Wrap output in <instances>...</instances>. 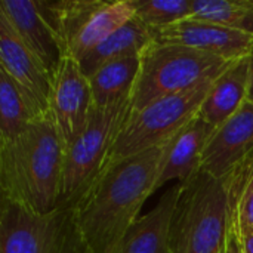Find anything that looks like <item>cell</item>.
I'll return each instance as SVG.
<instances>
[{"label":"cell","instance_id":"15","mask_svg":"<svg viewBox=\"0 0 253 253\" xmlns=\"http://www.w3.org/2000/svg\"><path fill=\"white\" fill-rule=\"evenodd\" d=\"M249 93V58L230 64L212 82L211 90L199 111V116L218 127L234 116L248 101Z\"/></svg>","mask_w":253,"mask_h":253},{"label":"cell","instance_id":"3","mask_svg":"<svg viewBox=\"0 0 253 253\" xmlns=\"http://www.w3.org/2000/svg\"><path fill=\"white\" fill-rule=\"evenodd\" d=\"M231 213L224 181L205 170L179 182L170 253H225Z\"/></svg>","mask_w":253,"mask_h":253},{"label":"cell","instance_id":"7","mask_svg":"<svg viewBox=\"0 0 253 253\" xmlns=\"http://www.w3.org/2000/svg\"><path fill=\"white\" fill-rule=\"evenodd\" d=\"M130 111V101L95 107L82 133L65 148L61 206L77 208L102 173L113 142Z\"/></svg>","mask_w":253,"mask_h":253},{"label":"cell","instance_id":"13","mask_svg":"<svg viewBox=\"0 0 253 253\" xmlns=\"http://www.w3.org/2000/svg\"><path fill=\"white\" fill-rule=\"evenodd\" d=\"M215 129V126L197 114L178 132V135L166 145L157 190L169 181L184 182L200 170L202 156Z\"/></svg>","mask_w":253,"mask_h":253},{"label":"cell","instance_id":"23","mask_svg":"<svg viewBox=\"0 0 253 253\" xmlns=\"http://www.w3.org/2000/svg\"><path fill=\"white\" fill-rule=\"evenodd\" d=\"M135 16L151 31L188 18L193 0H132Z\"/></svg>","mask_w":253,"mask_h":253},{"label":"cell","instance_id":"12","mask_svg":"<svg viewBox=\"0 0 253 253\" xmlns=\"http://www.w3.org/2000/svg\"><path fill=\"white\" fill-rule=\"evenodd\" d=\"M252 148L253 102L246 101L234 116L215 129L202 156L200 170L221 179Z\"/></svg>","mask_w":253,"mask_h":253},{"label":"cell","instance_id":"16","mask_svg":"<svg viewBox=\"0 0 253 253\" xmlns=\"http://www.w3.org/2000/svg\"><path fill=\"white\" fill-rule=\"evenodd\" d=\"M141 68V56L129 55L99 67L90 77L95 107H110L127 102L132 98Z\"/></svg>","mask_w":253,"mask_h":253},{"label":"cell","instance_id":"25","mask_svg":"<svg viewBox=\"0 0 253 253\" xmlns=\"http://www.w3.org/2000/svg\"><path fill=\"white\" fill-rule=\"evenodd\" d=\"M242 237V246H243V253H253V233L240 236Z\"/></svg>","mask_w":253,"mask_h":253},{"label":"cell","instance_id":"20","mask_svg":"<svg viewBox=\"0 0 253 253\" xmlns=\"http://www.w3.org/2000/svg\"><path fill=\"white\" fill-rule=\"evenodd\" d=\"M104 3L105 1L102 0H39L43 13L56 31L58 37L62 40L68 55L70 47L80 30Z\"/></svg>","mask_w":253,"mask_h":253},{"label":"cell","instance_id":"1","mask_svg":"<svg viewBox=\"0 0 253 253\" xmlns=\"http://www.w3.org/2000/svg\"><path fill=\"white\" fill-rule=\"evenodd\" d=\"M166 145L104 169L79 203L77 221L90 253L119 252L145 200L157 190Z\"/></svg>","mask_w":253,"mask_h":253},{"label":"cell","instance_id":"18","mask_svg":"<svg viewBox=\"0 0 253 253\" xmlns=\"http://www.w3.org/2000/svg\"><path fill=\"white\" fill-rule=\"evenodd\" d=\"M133 18L135 7L132 0L105 1L80 30L70 47V55L79 59Z\"/></svg>","mask_w":253,"mask_h":253},{"label":"cell","instance_id":"8","mask_svg":"<svg viewBox=\"0 0 253 253\" xmlns=\"http://www.w3.org/2000/svg\"><path fill=\"white\" fill-rule=\"evenodd\" d=\"M93 108L89 77L73 55H65L52 79L49 116L67 148L84 129Z\"/></svg>","mask_w":253,"mask_h":253},{"label":"cell","instance_id":"9","mask_svg":"<svg viewBox=\"0 0 253 253\" xmlns=\"http://www.w3.org/2000/svg\"><path fill=\"white\" fill-rule=\"evenodd\" d=\"M153 37L160 43L181 44L228 61L249 58L253 52V34L193 15L154 30Z\"/></svg>","mask_w":253,"mask_h":253},{"label":"cell","instance_id":"2","mask_svg":"<svg viewBox=\"0 0 253 253\" xmlns=\"http://www.w3.org/2000/svg\"><path fill=\"white\" fill-rule=\"evenodd\" d=\"M65 147L50 119L31 122L24 132L0 141L1 199L39 213L59 206Z\"/></svg>","mask_w":253,"mask_h":253},{"label":"cell","instance_id":"19","mask_svg":"<svg viewBox=\"0 0 253 253\" xmlns=\"http://www.w3.org/2000/svg\"><path fill=\"white\" fill-rule=\"evenodd\" d=\"M221 179L228 196L231 224L240 236L253 233V148Z\"/></svg>","mask_w":253,"mask_h":253},{"label":"cell","instance_id":"14","mask_svg":"<svg viewBox=\"0 0 253 253\" xmlns=\"http://www.w3.org/2000/svg\"><path fill=\"white\" fill-rule=\"evenodd\" d=\"M178 196L179 182L162 196L153 211L135 221L117 253H170V227Z\"/></svg>","mask_w":253,"mask_h":253},{"label":"cell","instance_id":"22","mask_svg":"<svg viewBox=\"0 0 253 253\" xmlns=\"http://www.w3.org/2000/svg\"><path fill=\"white\" fill-rule=\"evenodd\" d=\"M191 15L253 34V0H193Z\"/></svg>","mask_w":253,"mask_h":253},{"label":"cell","instance_id":"5","mask_svg":"<svg viewBox=\"0 0 253 253\" xmlns=\"http://www.w3.org/2000/svg\"><path fill=\"white\" fill-rule=\"evenodd\" d=\"M212 82L162 98L139 111H129L107 156L104 169L135 154L169 144L199 114Z\"/></svg>","mask_w":253,"mask_h":253},{"label":"cell","instance_id":"17","mask_svg":"<svg viewBox=\"0 0 253 253\" xmlns=\"http://www.w3.org/2000/svg\"><path fill=\"white\" fill-rule=\"evenodd\" d=\"M153 40V31L135 16L77 61L82 71L90 77L99 67L110 61L141 53V50Z\"/></svg>","mask_w":253,"mask_h":253},{"label":"cell","instance_id":"10","mask_svg":"<svg viewBox=\"0 0 253 253\" xmlns=\"http://www.w3.org/2000/svg\"><path fill=\"white\" fill-rule=\"evenodd\" d=\"M0 70L19 87L37 117L49 114L52 77L0 12Z\"/></svg>","mask_w":253,"mask_h":253},{"label":"cell","instance_id":"11","mask_svg":"<svg viewBox=\"0 0 253 253\" xmlns=\"http://www.w3.org/2000/svg\"><path fill=\"white\" fill-rule=\"evenodd\" d=\"M0 12L9 19L27 47L53 79L68 52L43 13L39 1L1 0Z\"/></svg>","mask_w":253,"mask_h":253},{"label":"cell","instance_id":"6","mask_svg":"<svg viewBox=\"0 0 253 253\" xmlns=\"http://www.w3.org/2000/svg\"><path fill=\"white\" fill-rule=\"evenodd\" d=\"M0 253H90L76 208L39 213L6 199L0 211Z\"/></svg>","mask_w":253,"mask_h":253},{"label":"cell","instance_id":"26","mask_svg":"<svg viewBox=\"0 0 253 253\" xmlns=\"http://www.w3.org/2000/svg\"><path fill=\"white\" fill-rule=\"evenodd\" d=\"M248 101L253 102V52L249 56V93H248Z\"/></svg>","mask_w":253,"mask_h":253},{"label":"cell","instance_id":"4","mask_svg":"<svg viewBox=\"0 0 253 253\" xmlns=\"http://www.w3.org/2000/svg\"><path fill=\"white\" fill-rule=\"evenodd\" d=\"M139 76L130 98V111L176 93L191 90L219 76L228 61L206 52L153 40L141 53Z\"/></svg>","mask_w":253,"mask_h":253},{"label":"cell","instance_id":"24","mask_svg":"<svg viewBox=\"0 0 253 253\" xmlns=\"http://www.w3.org/2000/svg\"><path fill=\"white\" fill-rule=\"evenodd\" d=\"M225 253H243L240 233H239V230L233 224H231L230 237H228V243H227V252Z\"/></svg>","mask_w":253,"mask_h":253},{"label":"cell","instance_id":"21","mask_svg":"<svg viewBox=\"0 0 253 253\" xmlns=\"http://www.w3.org/2000/svg\"><path fill=\"white\" fill-rule=\"evenodd\" d=\"M40 119L15 84V82L0 70V141L18 136L24 129Z\"/></svg>","mask_w":253,"mask_h":253}]
</instances>
